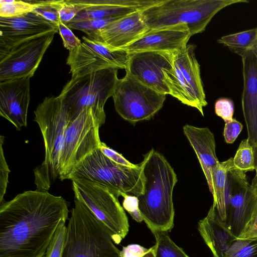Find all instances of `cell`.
Segmentation results:
<instances>
[{
	"instance_id": "cell-1",
	"label": "cell",
	"mask_w": 257,
	"mask_h": 257,
	"mask_svg": "<svg viewBox=\"0 0 257 257\" xmlns=\"http://www.w3.org/2000/svg\"><path fill=\"white\" fill-rule=\"evenodd\" d=\"M62 196L25 191L0 206V257H45L59 224L68 218Z\"/></svg>"
},
{
	"instance_id": "cell-2",
	"label": "cell",
	"mask_w": 257,
	"mask_h": 257,
	"mask_svg": "<svg viewBox=\"0 0 257 257\" xmlns=\"http://www.w3.org/2000/svg\"><path fill=\"white\" fill-rule=\"evenodd\" d=\"M143 161L144 190L137 197L141 215L152 233H168L174 226L173 191L177 175L165 158L153 149L144 155Z\"/></svg>"
},
{
	"instance_id": "cell-3",
	"label": "cell",
	"mask_w": 257,
	"mask_h": 257,
	"mask_svg": "<svg viewBox=\"0 0 257 257\" xmlns=\"http://www.w3.org/2000/svg\"><path fill=\"white\" fill-rule=\"evenodd\" d=\"M35 121L40 128L45 147L43 162L34 170L37 190L48 191L59 178L60 159L65 134L69 123L67 108L62 97H46L34 111Z\"/></svg>"
},
{
	"instance_id": "cell-4",
	"label": "cell",
	"mask_w": 257,
	"mask_h": 257,
	"mask_svg": "<svg viewBox=\"0 0 257 257\" xmlns=\"http://www.w3.org/2000/svg\"><path fill=\"white\" fill-rule=\"evenodd\" d=\"M246 0H162L142 11L150 30L186 25L191 36L204 31L213 17L222 9Z\"/></svg>"
},
{
	"instance_id": "cell-5",
	"label": "cell",
	"mask_w": 257,
	"mask_h": 257,
	"mask_svg": "<svg viewBox=\"0 0 257 257\" xmlns=\"http://www.w3.org/2000/svg\"><path fill=\"white\" fill-rule=\"evenodd\" d=\"M62 257H121L108 230L75 198Z\"/></svg>"
},
{
	"instance_id": "cell-6",
	"label": "cell",
	"mask_w": 257,
	"mask_h": 257,
	"mask_svg": "<svg viewBox=\"0 0 257 257\" xmlns=\"http://www.w3.org/2000/svg\"><path fill=\"white\" fill-rule=\"evenodd\" d=\"M144 161L135 167L121 166L105 156L99 148L74 167L67 179L83 178L107 188L117 197H138L144 193Z\"/></svg>"
},
{
	"instance_id": "cell-7",
	"label": "cell",
	"mask_w": 257,
	"mask_h": 257,
	"mask_svg": "<svg viewBox=\"0 0 257 257\" xmlns=\"http://www.w3.org/2000/svg\"><path fill=\"white\" fill-rule=\"evenodd\" d=\"M105 118L104 110L88 106L69 122L60 159L59 178L61 181L67 179L75 166L99 148L101 143L99 130Z\"/></svg>"
},
{
	"instance_id": "cell-8",
	"label": "cell",
	"mask_w": 257,
	"mask_h": 257,
	"mask_svg": "<svg viewBox=\"0 0 257 257\" xmlns=\"http://www.w3.org/2000/svg\"><path fill=\"white\" fill-rule=\"evenodd\" d=\"M257 217V179L250 184L245 173L235 168L229 171L226 181L223 225L235 237L242 238Z\"/></svg>"
},
{
	"instance_id": "cell-9",
	"label": "cell",
	"mask_w": 257,
	"mask_h": 257,
	"mask_svg": "<svg viewBox=\"0 0 257 257\" xmlns=\"http://www.w3.org/2000/svg\"><path fill=\"white\" fill-rule=\"evenodd\" d=\"M118 69L110 67L71 77L60 94L67 108L69 122L86 107L104 110L105 102L112 96L118 80Z\"/></svg>"
},
{
	"instance_id": "cell-10",
	"label": "cell",
	"mask_w": 257,
	"mask_h": 257,
	"mask_svg": "<svg viewBox=\"0 0 257 257\" xmlns=\"http://www.w3.org/2000/svg\"><path fill=\"white\" fill-rule=\"evenodd\" d=\"M75 198L84 203L119 244L129 229L127 217L118 197L107 188L83 178L71 179Z\"/></svg>"
},
{
	"instance_id": "cell-11",
	"label": "cell",
	"mask_w": 257,
	"mask_h": 257,
	"mask_svg": "<svg viewBox=\"0 0 257 257\" xmlns=\"http://www.w3.org/2000/svg\"><path fill=\"white\" fill-rule=\"evenodd\" d=\"M166 94L140 82L128 73L118 79L112 96L116 112L132 123L150 119L163 107Z\"/></svg>"
},
{
	"instance_id": "cell-12",
	"label": "cell",
	"mask_w": 257,
	"mask_h": 257,
	"mask_svg": "<svg viewBox=\"0 0 257 257\" xmlns=\"http://www.w3.org/2000/svg\"><path fill=\"white\" fill-rule=\"evenodd\" d=\"M195 46L188 44L185 49L175 52L173 69L165 75V83L170 94L184 104L198 102L203 109L207 105L200 65L195 54Z\"/></svg>"
},
{
	"instance_id": "cell-13",
	"label": "cell",
	"mask_w": 257,
	"mask_h": 257,
	"mask_svg": "<svg viewBox=\"0 0 257 257\" xmlns=\"http://www.w3.org/2000/svg\"><path fill=\"white\" fill-rule=\"evenodd\" d=\"M198 231L213 257H257V237L239 238L223 225L214 205L198 222Z\"/></svg>"
},
{
	"instance_id": "cell-14",
	"label": "cell",
	"mask_w": 257,
	"mask_h": 257,
	"mask_svg": "<svg viewBox=\"0 0 257 257\" xmlns=\"http://www.w3.org/2000/svg\"><path fill=\"white\" fill-rule=\"evenodd\" d=\"M55 34L43 35L0 53V82L33 77Z\"/></svg>"
},
{
	"instance_id": "cell-15",
	"label": "cell",
	"mask_w": 257,
	"mask_h": 257,
	"mask_svg": "<svg viewBox=\"0 0 257 257\" xmlns=\"http://www.w3.org/2000/svg\"><path fill=\"white\" fill-rule=\"evenodd\" d=\"M82 39L78 47L69 51L66 60L72 77L110 67L125 69L130 55L126 50H112L85 36Z\"/></svg>"
},
{
	"instance_id": "cell-16",
	"label": "cell",
	"mask_w": 257,
	"mask_h": 257,
	"mask_svg": "<svg viewBox=\"0 0 257 257\" xmlns=\"http://www.w3.org/2000/svg\"><path fill=\"white\" fill-rule=\"evenodd\" d=\"M175 52L141 51L130 53L125 72L153 89L170 94L163 82V70L173 67Z\"/></svg>"
},
{
	"instance_id": "cell-17",
	"label": "cell",
	"mask_w": 257,
	"mask_h": 257,
	"mask_svg": "<svg viewBox=\"0 0 257 257\" xmlns=\"http://www.w3.org/2000/svg\"><path fill=\"white\" fill-rule=\"evenodd\" d=\"M58 32L57 26L33 11L17 18L0 17V53L32 39Z\"/></svg>"
},
{
	"instance_id": "cell-18",
	"label": "cell",
	"mask_w": 257,
	"mask_h": 257,
	"mask_svg": "<svg viewBox=\"0 0 257 257\" xmlns=\"http://www.w3.org/2000/svg\"><path fill=\"white\" fill-rule=\"evenodd\" d=\"M149 30L142 11H138L112 22L101 30L86 34V37L115 50L132 44Z\"/></svg>"
},
{
	"instance_id": "cell-19",
	"label": "cell",
	"mask_w": 257,
	"mask_h": 257,
	"mask_svg": "<svg viewBox=\"0 0 257 257\" xmlns=\"http://www.w3.org/2000/svg\"><path fill=\"white\" fill-rule=\"evenodd\" d=\"M30 78L22 77L0 82V114L18 131L27 124Z\"/></svg>"
},
{
	"instance_id": "cell-20",
	"label": "cell",
	"mask_w": 257,
	"mask_h": 257,
	"mask_svg": "<svg viewBox=\"0 0 257 257\" xmlns=\"http://www.w3.org/2000/svg\"><path fill=\"white\" fill-rule=\"evenodd\" d=\"M242 63L243 87L241 106L247 139L253 150L257 148V52L248 51L240 56Z\"/></svg>"
},
{
	"instance_id": "cell-21",
	"label": "cell",
	"mask_w": 257,
	"mask_h": 257,
	"mask_svg": "<svg viewBox=\"0 0 257 257\" xmlns=\"http://www.w3.org/2000/svg\"><path fill=\"white\" fill-rule=\"evenodd\" d=\"M191 37L186 25L150 30L136 41L124 48L129 53L141 51L179 52L184 50Z\"/></svg>"
},
{
	"instance_id": "cell-22",
	"label": "cell",
	"mask_w": 257,
	"mask_h": 257,
	"mask_svg": "<svg viewBox=\"0 0 257 257\" xmlns=\"http://www.w3.org/2000/svg\"><path fill=\"white\" fill-rule=\"evenodd\" d=\"M183 130L197 157L212 193L213 175L220 163L216 154L214 135L208 127H199L189 124L184 125Z\"/></svg>"
},
{
	"instance_id": "cell-23",
	"label": "cell",
	"mask_w": 257,
	"mask_h": 257,
	"mask_svg": "<svg viewBox=\"0 0 257 257\" xmlns=\"http://www.w3.org/2000/svg\"><path fill=\"white\" fill-rule=\"evenodd\" d=\"M91 4L79 12L70 22L108 18H122L133 13L143 11L160 3L162 0H91Z\"/></svg>"
},
{
	"instance_id": "cell-24",
	"label": "cell",
	"mask_w": 257,
	"mask_h": 257,
	"mask_svg": "<svg viewBox=\"0 0 257 257\" xmlns=\"http://www.w3.org/2000/svg\"><path fill=\"white\" fill-rule=\"evenodd\" d=\"M234 166L233 158L220 162L213 177V204L219 217L223 214L225 206L227 176L229 171Z\"/></svg>"
},
{
	"instance_id": "cell-25",
	"label": "cell",
	"mask_w": 257,
	"mask_h": 257,
	"mask_svg": "<svg viewBox=\"0 0 257 257\" xmlns=\"http://www.w3.org/2000/svg\"><path fill=\"white\" fill-rule=\"evenodd\" d=\"M217 42L240 56L248 51L256 50L257 28L223 36L217 40Z\"/></svg>"
},
{
	"instance_id": "cell-26",
	"label": "cell",
	"mask_w": 257,
	"mask_h": 257,
	"mask_svg": "<svg viewBox=\"0 0 257 257\" xmlns=\"http://www.w3.org/2000/svg\"><path fill=\"white\" fill-rule=\"evenodd\" d=\"M153 246L155 257H189L184 250L171 239L167 232L156 231Z\"/></svg>"
},
{
	"instance_id": "cell-27",
	"label": "cell",
	"mask_w": 257,
	"mask_h": 257,
	"mask_svg": "<svg viewBox=\"0 0 257 257\" xmlns=\"http://www.w3.org/2000/svg\"><path fill=\"white\" fill-rule=\"evenodd\" d=\"M35 7V5L32 1L1 0L0 17H19L33 12Z\"/></svg>"
},
{
	"instance_id": "cell-28",
	"label": "cell",
	"mask_w": 257,
	"mask_h": 257,
	"mask_svg": "<svg viewBox=\"0 0 257 257\" xmlns=\"http://www.w3.org/2000/svg\"><path fill=\"white\" fill-rule=\"evenodd\" d=\"M233 164L235 168L244 173L255 170L253 149L247 139L240 142L233 158Z\"/></svg>"
},
{
	"instance_id": "cell-29",
	"label": "cell",
	"mask_w": 257,
	"mask_h": 257,
	"mask_svg": "<svg viewBox=\"0 0 257 257\" xmlns=\"http://www.w3.org/2000/svg\"><path fill=\"white\" fill-rule=\"evenodd\" d=\"M32 1L35 5L33 12L47 21L58 26L61 21L59 14L61 0Z\"/></svg>"
},
{
	"instance_id": "cell-30",
	"label": "cell",
	"mask_w": 257,
	"mask_h": 257,
	"mask_svg": "<svg viewBox=\"0 0 257 257\" xmlns=\"http://www.w3.org/2000/svg\"><path fill=\"white\" fill-rule=\"evenodd\" d=\"M90 0H61L59 10L60 19L64 24L73 20L81 11L89 7Z\"/></svg>"
},
{
	"instance_id": "cell-31",
	"label": "cell",
	"mask_w": 257,
	"mask_h": 257,
	"mask_svg": "<svg viewBox=\"0 0 257 257\" xmlns=\"http://www.w3.org/2000/svg\"><path fill=\"white\" fill-rule=\"evenodd\" d=\"M66 221L59 225L51 241L45 257H62L67 235Z\"/></svg>"
},
{
	"instance_id": "cell-32",
	"label": "cell",
	"mask_w": 257,
	"mask_h": 257,
	"mask_svg": "<svg viewBox=\"0 0 257 257\" xmlns=\"http://www.w3.org/2000/svg\"><path fill=\"white\" fill-rule=\"evenodd\" d=\"M120 18H121L95 19L83 21L72 24L65 25L71 29L79 30L87 34L101 30L112 22Z\"/></svg>"
},
{
	"instance_id": "cell-33",
	"label": "cell",
	"mask_w": 257,
	"mask_h": 257,
	"mask_svg": "<svg viewBox=\"0 0 257 257\" xmlns=\"http://www.w3.org/2000/svg\"><path fill=\"white\" fill-rule=\"evenodd\" d=\"M5 137H0V203H3L8 184L9 173L10 170L4 155L3 145Z\"/></svg>"
},
{
	"instance_id": "cell-34",
	"label": "cell",
	"mask_w": 257,
	"mask_h": 257,
	"mask_svg": "<svg viewBox=\"0 0 257 257\" xmlns=\"http://www.w3.org/2000/svg\"><path fill=\"white\" fill-rule=\"evenodd\" d=\"M216 114L221 117L225 122L231 121L234 113V104L232 100L227 98L218 99L214 105Z\"/></svg>"
},
{
	"instance_id": "cell-35",
	"label": "cell",
	"mask_w": 257,
	"mask_h": 257,
	"mask_svg": "<svg viewBox=\"0 0 257 257\" xmlns=\"http://www.w3.org/2000/svg\"><path fill=\"white\" fill-rule=\"evenodd\" d=\"M58 26V33L62 38L63 46L69 50V52L75 50L81 45V40L73 34L71 29L67 25L60 21Z\"/></svg>"
},
{
	"instance_id": "cell-36",
	"label": "cell",
	"mask_w": 257,
	"mask_h": 257,
	"mask_svg": "<svg viewBox=\"0 0 257 257\" xmlns=\"http://www.w3.org/2000/svg\"><path fill=\"white\" fill-rule=\"evenodd\" d=\"M122 206L138 222H141L143 219L139 208V200L137 196L126 195L124 197Z\"/></svg>"
},
{
	"instance_id": "cell-37",
	"label": "cell",
	"mask_w": 257,
	"mask_h": 257,
	"mask_svg": "<svg viewBox=\"0 0 257 257\" xmlns=\"http://www.w3.org/2000/svg\"><path fill=\"white\" fill-rule=\"evenodd\" d=\"M243 128V125L236 119L226 122L224 127L223 136L227 144H232L235 141Z\"/></svg>"
},
{
	"instance_id": "cell-38",
	"label": "cell",
	"mask_w": 257,
	"mask_h": 257,
	"mask_svg": "<svg viewBox=\"0 0 257 257\" xmlns=\"http://www.w3.org/2000/svg\"><path fill=\"white\" fill-rule=\"evenodd\" d=\"M99 149L105 156L117 164L132 168L137 166L128 161L122 155L108 147L103 142L100 143Z\"/></svg>"
},
{
	"instance_id": "cell-39",
	"label": "cell",
	"mask_w": 257,
	"mask_h": 257,
	"mask_svg": "<svg viewBox=\"0 0 257 257\" xmlns=\"http://www.w3.org/2000/svg\"><path fill=\"white\" fill-rule=\"evenodd\" d=\"M148 249L137 244H129L122 247L120 251L121 257H141Z\"/></svg>"
},
{
	"instance_id": "cell-40",
	"label": "cell",
	"mask_w": 257,
	"mask_h": 257,
	"mask_svg": "<svg viewBox=\"0 0 257 257\" xmlns=\"http://www.w3.org/2000/svg\"><path fill=\"white\" fill-rule=\"evenodd\" d=\"M257 237V217L249 229V230L244 233L242 238H251Z\"/></svg>"
},
{
	"instance_id": "cell-41",
	"label": "cell",
	"mask_w": 257,
	"mask_h": 257,
	"mask_svg": "<svg viewBox=\"0 0 257 257\" xmlns=\"http://www.w3.org/2000/svg\"><path fill=\"white\" fill-rule=\"evenodd\" d=\"M141 257H155L154 247L148 249V251Z\"/></svg>"
},
{
	"instance_id": "cell-42",
	"label": "cell",
	"mask_w": 257,
	"mask_h": 257,
	"mask_svg": "<svg viewBox=\"0 0 257 257\" xmlns=\"http://www.w3.org/2000/svg\"><path fill=\"white\" fill-rule=\"evenodd\" d=\"M254 156L255 168L257 167V148L253 150Z\"/></svg>"
},
{
	"instance_id": "cell-43",
	"label": "cell",
	"mask_w": 257,
	"mask_h": 257,
	"mask_svg": "<svg viewBox=\"0 0 257 257\" xmlns=\"http://www.w3.org/2000/svg\"><path fill=\"white\" fill-rule=\"evenodd\" d=\"M255 171H256V175L255 177L257 179V167L255 169Z\"/></svg>"
},
{
	"instance_id": "cell-44",
	"label": "cell",
	"mask_w": 257,
	"mask_h": 257,
	"mask_svg": "<svg viewBox=\"0 0 257 257\" xmlns=\"http://www.w3.org/2000/svg\"><path fill=\"white\" fill-rule=\"evenodd\" d=\"M256 28H257V27H256ZM256 52H257V48H256Z\"/></svg>"
}]
</instances>
